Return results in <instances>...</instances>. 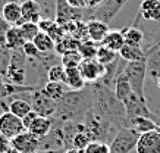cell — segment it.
I'll return each mask as SVG.
<instances>
[{
    "label": "cell",
    "mask_w": 160,
    "mask_h": 153,
    "mask_svg": "<svg viewBox=\"0 0 160 153\" xmlns=\"http://www.w3.org/2000/svg\"><path fill=\"white\" fill-rule=\"evenodd\" d=\"M88 85L91 89V94H92L91 108L94 109V112H97L100 116L106 118L115 127L121 130L122 124H123V121L126 118V110L123 103L116 97L115 91H112V89L102 84L100 81H96V83Z\"/></svg>",
    "instance_id": "6da1fadb"
},
{
    "label": "cell",
    "mask_w": 160,
    "mask_h": 153,
    "mask_svg": "<svg viewBox=\"0 0 160 153\" xmlns=\"http://www.w3.org/2000/svg\"><path fill=\"white\" fill-rule=\"evenodd\" d=\"M92 105V94L91 89L73 91L69 90L65 94V97L58 102L56 114L53 119L60 122H82L87 112Z\"/></svg>",
    "instance_id": "7a4b0ae2"
},
{
    "label": "cell",
    "mask_w": 160,
    "mask_h": 153,
    "mask_svg": "<svg viewBox=\"0 0 160 153\" xmlns=\"http://www.w3.org/2000/svg\"><path fill=\"white\" fill-rule=\"evenodd\" d=\"M82 124L85 127L87 134L91 138V141H103V143L112 141L119 131L118 127H115L106 118L100 116L97 112H94L92 108H90V110L87 112L85 118L82 119Z\"/></svg>",
    "instance_id": "3957f363"
},
{
    "label": "cell",
    "mask_w": 160,
    "mask_h": 153,
    "mask_svg": "<svg viewBox=\"0 0 160 153\" xmlns=\"http://www.w3.org/2000/svg\"><path fill=\"white\" fill-rule=\"evenodd\" d=\"M122 74L125 75L128 83L131 84L132 91L141 97L146 99V90H144V81H146L147 75V64L146 60H140V62H126L125 68L122 71Z\"/></svg>",
    "instance_id": "277c9868"
},
{
    "label": "cell",
    "mask_w": 160,
    "mask_h": 153,
    "mask_svg": "<svg viewBox=\"0 0 160 153\" xmlns=\"http://www.w3.org/2000/svg\"><path fill=\"white\" fill-rule=\"evenodd\" d=\"M140 135V133H137L132 128H121L109 143L110 153H131L137 147Z\"/></svg>",
    "instance_id": "5b68a950"
},
{
    "label": "cell",
    "mask_w": 160,
    "mask_h": 153,
    "mask_svg": "<svg viewBox=\"0 0 160 153\" xmlns=\"http://www.w3.org/2000/svg\"><path fill=\"white\" fill-rule=\"evenodd\" d=\"M29 103L32 106V110H35L40 116H46V118H52L56 114V108H58V102L50 99L43 90H34L32 93L28 96Z\"/></svg>",
    "instance_id": "8992f818"
},
{
    "label": "cell",
    "mask_w": 160,
    "mask_h": 153,
    "mask_svg": "<svg viewBox=\"0 0 160 153\" xmlns=\"http://www.w3.org/2000/svg\"><path fill=\"white\" fill-rule=\"evenodd\" d=\"M128 0H104V3L100 5L97 9L90 10L88 21L90 19H98L102 22L109 24L115 16L121 12V9L126 5Z\"/></svg>",
    "instance_id": "52a82bcc"
},
{
    "label": "cell",
    "mask_w": 160,
    "mask_h": 153,
    "mask_svg": "<svg viewBox=\"0 0 160 153\" xmlns=\"http://www.w3.org/2000/svg\"><path fill=\"white\" fill-rule=\"evenodd\" d=\"M27 131L22 124V118H18L16 115L12 112L6 110L0 115V135L5 137L6 140H12V138L18 137L19 134Z\"/></svg>",
    "instance_id": "ba28073f"
},
{
    "label": "cell",
    "mask_w": 160,
    "mask_h": 153,
    "mask_svg": "<svg viewBox=\"0 0 160 153\" xmlns=\"http://www.w3.org/2000/svg\"><path fill=\"white\" fill-rule=\"evenodd\" d=\"M82 9H75L66 0H54V21L59 25H66L73 21H82Z\"/></svg>",
    "instance_id": "9c48e42d"
},
{
    "label": "cell",
    "mask_w": 160,
    "mask_h": 153,
    "mask_svg": "<svg viewBox=\"0 0 160 153\" xmlns=\"http://www.w3.org/2000/svg\"><path fill=\"white\" fill-rule=\"evenodd\" d=\"M126 110V118H135V116H144V118L154 119V114L147 106V100L138 97L135 93H132L128 99L123 102Z\"/></svg>",
    "instance_id": "30bf717a"
},
{
    "label": "cell",
    "mask_w": 160,
    "mask_h": 153,
    "mask_svg": "<svg viewBox=\"0 0 160 153\" xmlns=\"http://www.w3.org/2000/svg\"><path fill=\"white\" fill-rule=\"evenodd\" d=\"M10 146L18 153H37L40 150V138L29 131H24L10 140Z\"/></svg>",
    "instance_id": "8fae6325"
},
{
    "label": "cell",
    "mask_w": 160,
    "mask_h": 153,
    "mask_svg": "<svg viewBox=\"0 0 160 153\" xmlns=\"http://www.w3.org/2000/svg\"><path fill=\"white\" fill-rule=\"evenodd\" d=\"M79 72L82 75V78L85 79V83L92 84L104 75V65H102L96 59H82V62L79 64Z\"/></svg>",
    "instance_id": "7c38bea8"
},
{
    "label": "cell",
    "mask_w": 160,
    "mask_h": 153,
    "mask_svg": "<svg viewBox=\"0 0 160 153\" xmlns=\"http://www.w3.org/2000/svg\"><path fill=\"white\" fill-rule=\"evenodd\" d=\"M146 52V64H147V74L151 78L157 79L160 77V40L148 46Z\"/></svg>",
    "instance_id": "4fadbf2b"
},
{
    "label": "cell",
    "mask_w": 160,
    "mask_h": 153,
    "mask_svg": "<svg viewBox=\"0 0 160 153\" xmlns=\"http://www.w3.org/2000/svg\"><path fill=\"white\" fill-rule=\"evenodd\" d=\"M135 150L137 153H160V134L157 131L141 134Z\"/></svg>",
    "instance_id": "5bb4252c"
},
{
    "label": "cell",
    "mask_w": 160,
    "mask_h": 153,
    "mask_svg": "<svg viewBox=\"0 0 160 153\" xmlns=\"http://www.w3.org/2000/svg\"><path fill=\"white\" fill-rule=\"evenodd\" d=\"M132 128L135 130L137 133L144 134L148 131H156L159 124L156 122L154 119L150 118H144V116H135V118H125L123 124H122V128Z\"/></svg>",
    "instance_id": "9a60e30c"
},
{
    "label": "cell",
    "mask_w": 160,
    "mask_h": 153,
    "mask_svg": "<svg viewBox=\"0 0 160 153\" xmlns=\"http://www.w3.org/2000/svg\"><path fill=\"white\" fill-rule=\"evenodd\" d=\"M2 16L9 22L12 27H21L22 25V6L16 0H10L3 6Z\"/></svg>",
    "instance_id": "2e32d148"
},
{
    "label": "cell",
    "mask_w": 160,
    "mask_h": 153,
    "mask_svg": "<svg viewBox=\"0 0 160 153\" xmlns=\"http://www.w3.org/2000/svg\"><path fill=\"white\" fill-rule=\"evenodd\" d=\"M22 6V24L24 22H35L38 24L41 18V3H38L37 0H27L24 3H21Z\"/></svg>",
    "instance_id": "e0dca14e"
},
{
    "label": "cell",
    "mask_w": 160,
    "mask_h": 153,
    "mask_svg": "<svg viewBox=\"0 0 160 153\" xmlns=\"http://www.w3.org/2000/svg\"><path fill=\"white\" fill-rule=\"evenodd\" d=\"M140 13L146 21L160 22V0H141Z\"/></svg>",
    "instance_id": "ac0fdd59"
},
{
    "label": "cell",
    "mask_w": 160,
    "mask_h": 153,
    "mask_svg": "<svg viewBox=\"0 0 160 153\" xmlns=\"http://www.w3.org/2000/svg\"><path fill=\"white\" fill-rule=\"evenodd\" d=\"M109 25L106 22H102L98 19H90L87 21V33L88 38L94 41V43H102L103 38L106 37V34L109 33Z\"/></svg>",
    "instance_id": "d6986e66"
},
{
    "label": "cell",
    "mask_w": 160,
    "mask_h": 153,
    "mask_svg": "<svg viewBox=\"0 0 160 153\" xmlns=\"http://www.w3.org/2000/svg\"><path fill=\"white\" fill-rule=\"evenodd\" d=\"M122 34L125 37V44L137 46V47H142V41H144V33L140 30V27L137 25V21L131 27L122 28Z\"/></svg>",
    "instance_id": "ffe728a7"
},
{
    "label": "cell",
    "mask_w": 160,
    "mask_h": 153,
    "mask_svg": "<svg viewBox=\"0 0 160 153\" xmlns=\"http://www.w3.org/2000/svg\"><path fill=\"white\" fill-rule=\"evenodd\" d=\"M66 69V77H65V84L68 85L69 90L73 91H79V90L85 89V79L79 72V68H65Z\"/></svg>",
    "instance_id": "44dd1931"
},
{
    "label": "cell",
    "mask_w": 160,
    "mask_h": 153,
    "mask_svg": "<svg viewBox=\"0 0 160 153\" xmlns=\"http://www.w3.org/2000/svg\"><path fill=\"white\" fill-rule=\"evenodd\" d=\"M100 44L107 47V49L113 50V52H116V53H119V50L125 44V37H123L121 30H110Z\"/></svg>",
    "instance_id": "7402d4cb"
},
{
    "label": "cell",
    "mask_w": 160,
    "mask_h": 153,
    "mask_svg": "<svg viewBox=\"0 0 160 153\" xmlns=\"http://www.w3.org/2000/svg\"><path fill=\"white\" fill-rule=\"evenodd\" d=\"M119 58L125 62H140L146 60V52L142 50V47L123 44V47L119 50Z\"/></svg>",
    "instance_id": "603a6c76"
},
{
    "label": "cell",
    "mask_w": 160,
    "mask_h": 153,
    "mask_svg": "<svg viewBox=\"0 0 160 153\" xmlns=\"http://www.w3.org/2000/svg\"><path fill=\"white\" fill-rule=\"evenodd\" d=\"M53 130V119L46 118V116H38L34 121V124L29 127V133H32L34 135H37L38 138L46 137L47 134H50V131Z\"/></svg>",
    "instance_id": "cb8c5ba5"
},
{
    "label": "cell",
    "mask_w": 160,
    "mask_h": 153,
    "mask_svg": "<svg viewBox=\"0 0 160 153\" xmlns=\"http://www.w3.org/2000/svg\"><path fill=\"white\" fill-rule=\"evenodd\" d=\"M15 99L10 102L8 106H9V112H12L13 115H16L18 118H24L27 114H29L32 110V106L28 100L22 99V94H16L13 96Z\"/></svg>",
    "instance_id": "d4e9b609"
},
{
    "label": "cell",
    "mask_w": 160,
    "mask_h": 153,
    "mask_svg": "<svg viewBox=\"0 0 160 153\" xmlns=\"http://www.w3.org/2000/svg\"><path fill=\"white\" fill-rule=\"evenodd\" d=\"M25 43L27 41L21 33L19 27H10V30L6 34V47L9 50H22Z\"/></svg>",
    "instance_id": "484cf974"
},
{
    "label": "cell",
    "mask_w": 160,
    "mask_h": 153,
    "mask_svg": "<svg viewBox=\"0 0 160 153\" xmlns=\"http://www.w3.org/2000/svg\"><path fill=\"white\" fill-rule=\"evenodd\" d=\"M43 91L50 99H53L54 102H59L65 97V94L69 91L68 85L65 83H54V81H49L47 84L43 87Z\"/></svg>",
    "instance_id": "4316f807"
},
{
    "label": "cell",
    "mask_w": 160,
    "mask_h": 153,
    "mask_svg": "<svg viewBox=\"0 0 160 153\" xmlns=\"http://www.w3.org/2000/svg\"><path fill=\"white\" fill-rule=\"evenodd\" d=\"M113 91H115L116 97L121 100L122 103H123V102H125V100L128 99L132 93H134V91H132V89H131V84L128 83V79L125 78V75H123V74H121L116 78L115 85H113Z\"/></svg>",
    "instance_id": "83f0119b"
},
{
    "label": "cell",
    "mask_w": 160,
    "mask_h": 153,
    "mask_svg": "<svg viewBox=\"0 0 160 153\" xmlns=\"http://www.w3.org/2000/svg\"><path fill=\"white\" fill-rule=\"evenodd\" d=\"M79 44H81V41L77 38H73L72 35L66 34L65 37H63L62 40H59L58 43L54 44V52L58 54H65L66 52H72V50H78V47H79Z\"/></svg>",
    "instance_id": "f1b7e54d"
},
{
    "label": "cell",
    "mask_w": 160,
    "mask_h": 153,
    "mask_svg": "<svg viewBox=\"0 0 160 153\" xmlns=\"http://www.w3.org/2000/svg\"><path fill=\"white\" fill-rule=\"evenodd\" d=\"M35 44V47L41 52V53H50V52H53L54 50V43L52 37H50L47 33H43V31H40L38 34L35 35L34 41H32Z\"/></svg>",
    "instance_id": "f546056e"
},
{
    "label": "cell",
    "mask_w": 160,
    "mask_h": 153,
    "mask_svg": "<svg viewBox=\"0 0 160 153\" xmlns=\"http://www.w3.org/2000/svg\"><path fill=\"white\" fill-rule=\"evenodd\" d=\"M98 43H94L91 40H84L81 41V44L78 47V52L82 56V59H96V54L98 50Z\"/></svg>",
    "instance_id": "4dcf8cb0"
},
{
    "label": "cell",
    "mask_w": 160,
    "mask_h": 153,
    "mask_svg": "<svg viewBox=\"0 0 160 153\" xmlns=\"http://www.w3.org/2000/svg\"><path fill=\"white\" fill-rule=\"evenodd\" d=\"M119 58V53L116 52H113V50L107 49L104 46H98V50H97V54H96V60H98L102 65H109L112 62H115V60Z\"/></svg>",
    "instance_id": "1f68e13d"
},
{
    "label": "cell",
    "mask_w": 160,
    "mask_h": 153,
    "mask_svg": "<svg viewBox=\"0 0 160 153\" xmlns=\"http://www.w3.org/2000/svg\"><path fill=\"white\" fill-rule=\"evenodd\" d=\"M60 64L65 66V68H78L79 64L82 62V56L79 54L78 50H72V52H66L65 54L60 56Z\"/></svg>",
    "instance_id": "d6a6232c"
},
{
    "label": "cell",
    "mask_w": 160,
    "mask_h": 153,
    "mask_svg": "<svg viewBox=\"0 0 160 153\" xmlns=\"http://www.w3.org/2000/svg\"><path fill=\"white\" fill-rule=\"evenodd\" d=\"M65 77H66V69L62 64H54L47 72L49 81H54V83H65Z\"/></svg>",
    "instance_id": "836d02e7"
},
{
    "label": "cell",
    "mask_w": 160,
    "mask_h": 153,
    "mask_svg": "<svg viewBox=\"0 0 160 153\" xmlns=\"http://www.w3.org/2000/svg\"><path fill=\"white\" fill-rule=\"evenodd\" d=\"M19 30L22 33V35H24L25 41H34L35 35L40 33V27L35 22H24L19 27Z\"/></svg>",
    "instance_id": "e575fe53"
},
{
    "label": "cell",
    "mask_w": 160,
    "mask_h": 153,
    "mask_svg": "<svg viewBox=\"0 0 160 153\" xmlns=\"http://www.w3.org/2000/svg\"><path fill=\"white\" fill-rule=\"evenodd\" d=\"M90 141H91V138H90V135H88L87 131H85V128H84V130H81V131H78V133L75 134V137L72 138L71 147L78 149V150H84V149L90 144Z\"/></svg>",
    "instance_id": "d590c367"
},
{
    "label": "cell",
    "mask_w": 160,
    "mask_h": 153,
    "mask_svg": "<svg viewBox=\"0 0 160 153\" xmlns=\"http://www.w3.org/2000/svg\"><path fill=\"white\" fill-rule=\"evenodd\" d=\"M10 58H12V50L0 46V74L3 75V78L6 77V72L9 69Z\"/></svg>",
    "instance_id": "8d00e7d4"
},
{
    "label": "cell",
    "mask_w": 160,
    "mask_h": 153,
    "mask_svg": "<svg viewBox=\"0 0 160 153\" xmlns=\"http://www.w3.org/2000/svg\"><path fill=\"white\" fill-rule=\"evenodd\" d=\"M84 153H110V149L109 144L103 141H90V144L84 149Z\"/></svg>",
    "instance_id": "74e56055"
},
{
    "label": "cell",
    "mask_w": 160,
    "mask_h": 153,
    "mask_svg": "<svg viewBox=\"0 0 160 153\" xmlns=\"http://www.w3.org/2000/svg\"><path fill=\"white\" fill-rule=\"evenodd\" d=\"M22 52H24V54L27 56V59L28 60L38 59L40 54H41V52L35 47V44L32 43V41H27V43L24 44V47H22Z\"/></svg>",
    "instance_id": "f35d334b"
},
{
    "label": "cell",
    "mask_w": 160,
    "mask_h": 153,
    "mask_svg": "<svg viewBox=\"0 0 160 153\" xmlns=\"http://www.w3.org/2000/svg\"><path fill=\"white\" fill-rule=\"evenodd\" d=\"M10 27L12 25L9 22H6L5 18L0 15V46H3V47H6V34L10 30Z\"/></svg>",
    "instance_id": "ab89813d"
},
{
    "label": "cell",
    "mask_w": 160,
    "mask_h": 153,
    "mask_svg": "<svg viewBox=\"0 0 160 153\" xmlns=\"http://www.w3.org/2000/svg\"><path fill=\"white\" fill-rule=\"evenodd\" d=\"M38 116H40V115L37 114L35 110H31L29 114H27L24 118H22V124H24V127H25V130H27V131H28L29 127H31V125L34 124V121L38 118Z\"/></svg>",
    "instance_id": "60d3db41"
},
{
    "label": "cell",
    "mask_w": 160,
    "mask_h": 153,
    "mask_svg": "<svg viewBox=\"0 0 160 153\" xmlns=\"http://www.w3.org/2000/svg\"><path fill=\"white\" fill-rule=\"evenodd\" d=\"M75 9H87V0H66Z\"/></svg>",
    "instance_id": "b9f144b4"
},
{
    "label": "cell",
    "mask_w": 160,
    "mask_h": 153,
    "mask_svg": "<svg viewBox=\"0 0 160 153\" xmlns=\"http://www.w3.org/2000/svg\"><path fill=\"white\" fill-rule=\"evenodd\" d=\"M104 3V0H87V9L92 10V9H97L100 5Z\"/></svg>",
    "instance_id": "7bdbcfd3"
},
{
    "label": "cell",
    "mask_w": 160,
    "mask_h": 153,
    "mask_svg": "<svg viewBox=\"0 0 160 153\" xmlns=\"http://www.w3.org/2000/svg\"><path fill=\"white\" fill-rule=\"evenodd\" d=\"M37 153H65L63 149H59V150H40Z\"/></svg>",
    "instance_id": "ee69618b"
},
{
    "label": "cell",
    "mask_w": 160,
    "mask_h": 153,
    "mask_svg": "<svg viewBox=\"0 0 160 153\" xmlns=\"http://www.w3.org/2000/svg\"><path fill=\"white\" fill-rule=\"evenodd\" d=\"M65 153H84V150H78V149L71 147V149H66V150H65Z\"/></svg>",
    "instance_id": "f6af8a7d"
},
{
    "label": "cell",
    "mask_w": 160,
    "mask_h": 153,
    "mask_svg": "<svg viewBox=\"0 0 160 153\" xmlns=\"http://www.w3.org/2000/svg\"><path fill=\"white\" fill-rule=\"evenodd\" d=\"M6 3H8L6 0H0V15H2V10H3V6H5Z\"/></svg>",
    "instance_id": "bcb514c9"
},
{
    "label": "cell",
    "mask_w": 160,
    "mask_h": 153,
    "mask_svg": "<svg viewBox=\"0 0 160 153\" xmlns=\"http://www.w3.org/2000/svg\"><path fill=\"white\" fill-rule=\"evenodd\" d=\"M156 83H157V87H159V89H160V77H159V78H157V79H156Z\"/></svg>",
    "instance_id": "7dc6e473"
},
{
    "label": "cell",
    "mask_w": 160,
    "mask_h": 153,
    "mask_svg": "<svg viewBox=\"0 0 160 153\" xmlns=\"http://www.w3.org/2000/svg\"><path fill=\"white\" fill-rule=\"evenodd\" d=\"M2 81H5V78H3V75L0 74V83H2Z\"/></svg>",
    "instance_id": "c3c4849f"
},
{
    "label": "cell",
    "mask_w": 160,
    "mask_h": 153,
    "mask_svg": "<svg viewBox=\"0 0 160 153\" xmlns=\"http://www.w3.org/2000/svg\"><path fill=\"white\" fill-rule=\"evenodd\" d=\"M16 2H19V3H24V2H27V0H16Z\"/></svg>",
    "instance_id": "681fc988"
},
{
    "label": "cell",
    "mask_w": 160,
    "mask_h": 153,
    "mask_svg": "<svg viewBox=\"0 0 160 153\" xmlns=\"http://www.w3.org/2000/svg\"><path fill=\"white\" fill-rule=\"evenodd\" d=\"M156 131H157V133L160 134V125H159V127H157V130H156Z\"/></svg>",
    "instance_id": "f907efd6"
}]
</instances>
